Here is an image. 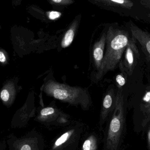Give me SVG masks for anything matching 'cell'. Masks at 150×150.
Instances as JSON below:
<instances>
[{"instance_id":"obj_19","label":"cell","mask_w":150,"mask_h":150,"mask_svg":"<svg viewBox=\"0 0 150 150\" xmlns=\"http://www.w3.org/2000/svg\"><path fill=\"white\" fill-rule=\"evenodd\" d=\"M61 13L57 11H51L49 12L48 16L49 19L51 20H55L59 18L61 16Z\"/></svg>"},{"instance_id":"obj_18","label":"cell","mask_w":150,"mask_h":150,"mask_svg":"<svg viewBox=\"0 0 150 150\" xmlns=\"http://www.w3.org/2000/svg\"><path fill=\"white\" fill-rule=\"evenodd\" d=\"M52 4L58 6H64L73 3V1L69 0H52L50 1Z\"/></svg>"},{"instance_id":"obj_5","label":"cell","mask_w":150,"mask_h":150,"mask_svg":"<svg viewBox=\"0 0 150 150\" xmlns=\"http://www.w3.org/2000/svg\"><path fill=\"white\" fill-rule=\"evenodd\" d=\"M6 144L9 150H44L43 136L33 130L21 137H17L13 133L7 137Z\"/></svg>"},{"instance_id":"obj_7","label":"cell","mask_w":150,"mask_h":150,"mask_svg":"<svg viewBox=\"0 0 150 150\" xmlns=\"http://www.w3.org/2000/svg\"><path fill=\"white\" fill-rule=\"evenodd\" d=\"M137 42L132 35L118 65L120 71L129 76L132 75L139 59V52Z\"/></svg>"},{"instance_id":"obj_2","label":"cell","mask_w":150,"mask_h":150,"mask_svg":"<svg viewBox=\"0 0 150 150\" xmlns=\"http://www.w3.org/2000/svg\"><path fill=\"white\" fill-rule=\"evenodd\" d=\"M131 38L128 31L124 29L115 25L109 27L107 31L106 51L98 79L108 72L118 67Z\"/></svg>"},{"instance_id":"obj_12","label":"cell","mask_w":150,"mask_h":150,"mask_svg":"<svg viewBox=\"0 0 150 150\" xmlns=\"http://www.w3.org/2000/svg\"><path fill=\"white\" fill-rule=\"evenodd\" d=\"M107 41V32L103 33L93 48V57L95 67L97 71L96 78H99L101 71L104 57V50Z\"/></svg>"},{"instance_id":"obj_16","label":"cell","mask_w":150,"mask_h":150,"mask_svg":"<svg viewBox=\"0 0 150 150\" xmlns=\"http://www.w3.org/2000/svg\"><path fill=\"white\" fill-rule=\"evenodd\" d=\"M75 28L76 25H73L66 32L61 42L62 48H67L71 44L74 38Z\"/></svg>"},{"instance_id":"obj_6","label":"cell","mask_w":150,"mask_h":150,"mask_svg":"<svg viewBox=\"0 0 150 150\" xmlns=\"http://www.w3.org/2000/svg\"><path fill=\"white\" fill-rule=\"evenodd\" d=\"M35 120L45 126H66L71 123V116L59 109L55 103L37 110Z\"/></svg>"},{"instance_id":"obj_17","label":"cell","mask_w":150,"mask_h":150,"mask_svg":"<svg viewBox=\"0 0 150 150\" xmlns=\"http://www.w3.org/2000/svg\"><path fill=\"white\" fill-rule=\"evenodd\" d=\"M116 82L118 86V88H122L126 83V80L122 74H118L117 75L115 78Z\"/></svg>"},{"instance_id":"obj_21","label":"cell","mask_w":150,"mask_h":150,"mask_svg":"<svg viewBox=\"0 0 150 150\" xmlns=\"http://www.w3.org/2000/svg\"><path fill=\"white\" fill-rule=\"evenodd\" d=\"M7 61L6 57L4 52L1 51L0 52V62L2 64L6 63Z\"/></svg>"},{"instance_id":"obj_10","label":"cell","mask_w":150,"mask_h":150,"mask_svg":"<svg viewBox=\"0 0 150 150\" xmlns=\"http://www.w3.org/2000/svg\"><path fill=\"white\" fill-rule=\"evenodd\" d=\"M127 25L132 35L139 43L146 59L150 63V33L139 28L131 22Z\"/></svg>"},{"instance_id":"obj_4","label":"cell","mask_w":150,"mask_h":150,"mask_svg":"<svg viewBox=\"0 0 150 150\" xmlns=\"http://www.w3.org/2000/svg\"><path fill=\"white\" fill-rule=\"evenodd\" d=\"M84 125L81 122H73L64 132L57 138L50 150H76L84 130Z\"/></svg>"},{"instance_id":"obj_1","label":"cell","mask_w":150,"mask_h":150,"mask_svg":"<svg viewBox=\"0 0 150 150\" xmlns=\"http://www.w3.org/2000/svg\"><path fill=\"white\" fill-rule=\"evenodd\" d=\"M126 111L122 90L119 88L116 93L115 108L105 127L103 150H123Z\"/></svg>"},{"instance_id":"obj_13","label":"cell","mask_w":150,"mask_h":150,"mask_svg":"<svg viewBox=\"0 0 150 150\" xmlns=\"http://www.w3.org/2000/svg\"><path fill=\"white\" fill-rule=\"evenodd\" d=\"M139 111L143 115V119L141 123L143 129L147 126L150 122V90L146 92L141 99Z\"/></svg>"},{"instance_id":"obj_8","label":"cell","mask_w":150,"mask_h":150,"mask_svg":"<svg viewBox=\"0 0 150 150\" xmlns=\"http://www.w3.org/2000/svg\"><path fill=\"white\" fill-rule=\"evenodd\" d=\"M36 111L34 97L28 98L24 105L14 115L11 121V127L13 128L26 127L30 119L36 116Z\"/></svg>"},{"instance_id":"obj_9","label":"cell","mask_w":150,"mask_h":150,"mask_svg":"<svg viewBox=\"0 0 150 150\" xmlns=\"http://www.w3.org/2000/svg\"><path fill=\"white\" fill-rule=\"evenodd\" d=\"M116 93L113 88L109 89L104 95L102 103L99 120V129L102 130L103 126L110 117L116 106Z\"/></svg>"},{"instance_id":"obj_11","label":"cell","mask_w":150,"mask_h":150,"mask_svg":"<svg viewBox=\"0 0 150 150\" xmlns=\"http://www.w3.org/2000/svg\"><path fill=\"white\" fill-rule=\"evenodd\" d=\"M94 3L106 10L123 14L130 10L134 3L129 0H96Z\"/></svg>"},{"instance_id":"obj_23","label":"cell","mask_w":150,"mask_h":150,"mask_svg":"<svg viewBox=\"0 0 150 150\" xmlns=\"http://www.w3.org/2000/svg\"><path fill=\"white\" fill-rule=\"evenodd\" d=\"M6 142L5 141V139L3 141H1V150H6Z\"/></svg>"},{"instance_id":"obj_22","label":"cell","mask_w":150,"mask_h":150,"mask_svg":"<svg viewBox=\"0 0 150 150\" xmlns=\"http://www.w3.org/2000/svg\"><path fill=\"white\" fill-rule=\"evenodd\" d=\"M147 146L148 150H150V125L147 133Z\"/></svg>"},{"instance_id":"obj_15","label":"cell","mask_w":150,"mask_h":150,"mask_svg":"<svg viewBox=\"0 0 150 150\" xmlns=\"http://www.w3.org/2000/svg\"><path fill=\"white\" fill-rule=\"evenodd\" d=\"M98 147V139L94 133L90 134L83 142L82 150H97Z\"/></svg>"},{"instance_id":"obj_20","label":"cell","mask_w":150,"mask_h":150,"mask_svg":"<svg viewBox=\"0 0 150 150\" xmlns=\"http://www.w3.org/2000/svg\"><path fill=\"white\" fill-rule=\"evenodd\" d=\"M140 2L144 7L150 10V0H142Z\"/></svg>"},{"instance_id":"obj_3","label":"cell","mask_w":150,"mask_h":150,"mask_svg":"<svg viewBox=\"0 0 150 150\" xmlns=\"http://www.w3.org/2000/svg\"><path fill=\"white\" fill-rule=\"evenodd\" d=\"M42 90L49 96L71 106H80L84 111L88 110L92 105L88 91L82 88L70 86L50 80L44 85Z\"/></svg>"},{"instance_id":"obj_14","label":"cell","mask_w":150,"mask_h":150,"mask_svg":"<svg viewBox=\"0 0 150 150\" xmlns=\"http://www.w3.org/2000/svg\"><path fill=\"white\" fill-rule=\"evenodd\" d=\"M16 94V91L13 86L9 84L4 86L0 94L3 104L7 108L11 107L15 100Z\"/></svg>"},{"instance_id":"obj_24","label":"cell","mask_w":150,"mask_h":150,"mask_svg":"<svg viewBox=\"0 0 150 150\" xmlns=\"http://www.w3.org/2000/svg\"><path fill=\"white\" fill-rule=\"evenodd\" d=\"M147 16H148V17H149V18H150V14H148L147 15Z\"/></svg>"}]
</instances>
